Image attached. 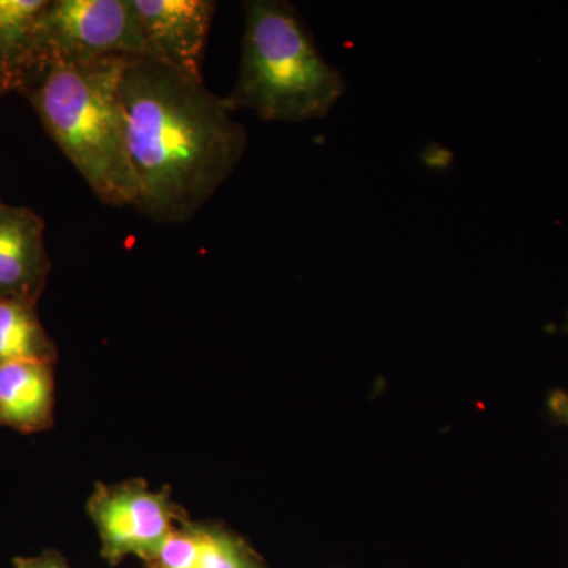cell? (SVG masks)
Listing matches in <instances>:
<instances>
[{
    "label": "cell",
    "instance_id": "obj_1",
    "mask_svg": "<svg viewBox=\"0 0 568 568\" xmlns=\"http://www.w3.org/2000/svg\"><path fill=\"white\" fill-rule=\"evenodd\" d=\"M134 209L152 222H190L242 162L246 130L204 81L148 55L130 58L121 85Z\"/></svg>",
    "mask_w": 568,
    "mask_h": 568
},
{
    "label": "cell",
    "instance_id": "obj_2",
    "mask_svg": "<svg viewBox=\"0 0 568 568\" xmlns=\"http://www.w3.org/2000/svg\"><path fill=\"white\" fill-rule=\"evenodd\" d=\"M129 59L48 61L20 91L92 193L114 207H134L138 197L119 93Z\"/></svg>",
    "mask_w": 568,
    "mask_h": 568
},
{
    "label": "cell",
    "instance_id": "obj_3",
    "mask_svg": "<svg viewBox=\"0 0 568 568\" xmlns=\"http://www.w3.org/2000/svg\"><path fill=\"white\" fill-rule=\"evenodd\" d=\"M245 32L231 111H253L265 122L323 119L346 91L345 77L321 54L304 18L284 0L244 3Z\"/></svg>",
    "mask_w": 568,
    "mask_h": 568
},
{
    "label": "cell",
    "instance_id": "obj_4",
    "mask_svg": "<svg viewBox=\"0 0 568 568\" xmlns=\"http://www.w3.org/2000/svg\"><path fill=\"white\" fill-rule=\"evenodd\" d=\"M41 41L43 63L153 58L132 0H50Z\"/></svg>",
    "mask_w": 568,
    "mask_h": 568
},
{
    "label": "cell",
    "instance_id": "obj_5",
    "mask_svg": "<svg viewBox=\"0 0 568 568\" xmlns=\"http://www.w3.org/2000/svg\"><path fill=\"white\" fill-rule=\"evenodd\" d=\"M88 511L99 530L102 556L111 566L130 556L149 562L171 534L189 521L170 489L153 491L141 478L100 484L89 497Z\"/></svg>",
    "mask_w": 568,
    "mask_h": 568
},
{
    "label": "cell",
    "instance_id": "obj_6",
    "mask_svg": "<svg viewBox=\"0 0 568 568\" xmlns=\"http://www.w3.org/2000/svg\"><path fill=\"white\" fill-rule=\"evenodd\" d=\"M153 59L183 77L203 80V61L216 2L132 0Z\"/></svg>",
    "mask_w": 568,
    "mask_h": 568
},
{
    "label": "cell",
    "instance_id": "obj_7",
    "mask_svg": "<svg viewBox=\"0 0 568 568\" xmlns=\"http://www.w3.org/2000/svg\"><path fill=\"white\" fill-rule=\"evenodd\" d=\"M44 220L29 207H0V301L39 304L50 276Z\"/></svg>",
    "mask_w": 568,
    "mask_h": 568
},
{
    "label": "cell",
    "instance_id": "obj_8",
    "mask_svg": "<svg viewBox=\"0 0 568 568\" xmlns=\"http://www.w3.org/2000/svg\"><path fill=\"white\" fill-rule=\"evenodd\" d=\"M148 568H267L265 560L230 528L185 521L171 534Z\"/></svg>",
    "mask_w": 568,
    "mask_h": 568
},
{
    "label": "cell",
    "instance_id": "obj_9",
    "mask_svg": "<svg viewBox=\"0 0 568 568\" xmlns=\"http://www.w3.org/2000/svg\"><path fill=\"white\" fill-rule=\"evenodd\" d=\"M54 369L47 362L0 366V426L39 433L54 422Z\"/></svg>",
    "mask_w": 568,
    "mask_h": 568
},
{
    "label": "cell",
    "instance_id": "obj_10",
    "mask_svg": "<svg viewBox=\"0 0 568 568\" xmlns=\"http://www.w3.org/2000/svg\"><path fill=\"white\" fill-rule=\"evenodd\" d=\"M50 0H0V97L20 93L43 65L41 21Z\"/></svg>",
    "mask_w": 568,
    "mask_h": 568
},
{
    "label": "cell",
    "instance_id": "obj_11",
    "mask_svg": "<svg viewBox=\"0 0 568 568\" xmlns=\"http://www.w3.org/2000/svg\"><path fill=\"white\" fill-rule=\"evenodd\" d=\"M58 361V346L41 324L37 305L0 301V366L13 362Z\"/></svg>",
    "mask_w": 568,
    "mask_h": 568
},
{
    "label": "cell",
    "instance_id": "obj_12",
    "mask_svg": "<svg viewBox=\"0 0 568 568\" xmlns=\"http://www.w3.org/2000/svg\"><path fill=\"white\" fill-rule=\"evenodd\" d=\"M14 568H69V564L59 552L47 551L37 558H22L14 560Z\"/></svg>",
    "mask_w": 568,
    "mask_h": 568
},
{
    "label": "cell",
    "instance_id": "obj_13",
    "mask_svg": "<svg viewBox=\"0 0 568 568\" xmlns=\"http://www.w3.org/2000/svg\"><path fill=\"white\" fill-rule=\"evenodd\" d=\"M548 409L559 424L568 426V392H552L548 398Z\"/></svg>",
    "mask_w": 568,
    "mask_h": 568
},
{
    "label": "cell",
    "instance_id": "obj_14",
    "mask_svg": "<svg viewBox=\"0 0 568 568\" xmlns=\"http://www.w3.org/2000/svg\"><path fill=\"white\" fill-rule=\"evenodd\" d=\"M566 328H567V334H568V312H567V317H566Z\"/></svg>",
    "mask_w": 568,
    "mask_h": 568
},
{
    "label": "cell",
    "instance_id": "obj_15",
    "mask_svg": "<svg viewBox=\"0 0 568 568\" xmlns=\"http://www.w3.org/2000/svg\"><path fill=\"white\" fill-rule=\"evenodd\" d=\"M3 205V201H2V197H0V207H2Z\"/></svg>",
    "mask_w": 568,
    "mask_h": 568
}]
</instances>
